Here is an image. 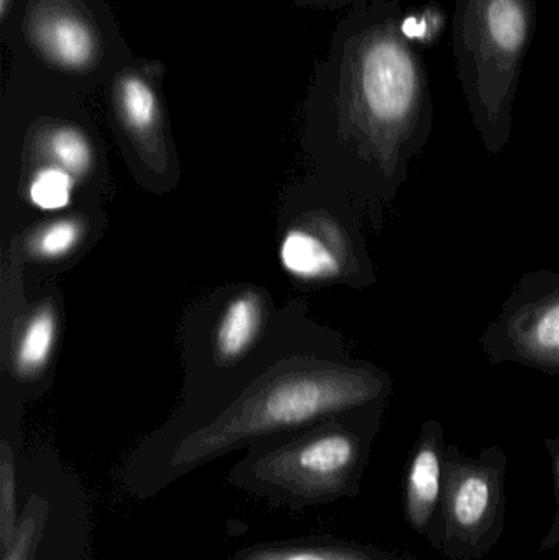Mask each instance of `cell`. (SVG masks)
I'll return each mask as SVG.
<instances>
[{
	"label": "cell",
	"instance_id": "e0dca14e",
	"mask_svg": "<svg viewBox=\"0 0 559 560\" xmlns=\"http://www.w3.org/2000/svg\"><path fill=\"white\" fill-rule=\"evenodd\" d=\"M16 467L12 447L5 440L0 446V548L5 551L15 538L20 525Z\"/></svg>",
	"mask_w": 559,
	"mask_h": 560
},
{
	"label": "cell",
	"instance_id": "ba28073f",
	"mask_svg": "<svg viewBox=\"0 0 559 560\" xmlns=\"http://www.w3.org/2000/svg\"><path fill=\"white\" fill-rule=\"evenodd\" d=\"M479 348L492 365L517 364L559 377V271L525 272L486 326Z\"/></svg>",
	"mask_w": 559,
	"mask_h": 560
},
{
	"label": "cell",
	"instance_id": "2e32d148",
	"mask_svg": "<svg viewBox=\"0 0 559 560\" xmlns=\"http://www.w3.org/2000/svg\"><path fill=\"white\" fill-rule=\"evenodd\" d=\"M49 515L45 497L32 495L20 515V525L12 545L2 551V560H33L42 541L43 529Z\"/></svg>",
	"mask_w": 559,
	"mask_h": 560
},
{
	"label": "cell",
	"instance_id": "6da1fadb",
	"mask_svg": "<svg viewBox=\"0 0 559 560\" xmlns=\"http://www.w3.org/2000/svg\"><path fill=\"white\" fill-rule=\"evenodd\" d=\"M433 120L429 68L400 0L348 9L304 102L302 144L325 186L374 219L403 190Z\"/></svg>",
	"mask_w": 559,
	"mask_h": 560
},
{
	"label": "cell",
	"instance_id": "7c38bea8",
	"mask_svg": "<svg viewBox=\"0 0 559 560\" xmlns=\"http://www.w3.org/2000/svg\"><path fill=\"white\" fill-rule=\"evenodd\" d=\"M58 331L59 312L53 296L33 306L16 323L10 346V365L19 381L35 382L46 372L55 355Z\"/></svg>",
	"mask_w": 559,
	"mask_h": 560
},
{
	"label": "cell",
	"instance_id": "ac0fdd59",
	"mask_svg": "<svg viewBox=\"0 0 559 560\" xmlns=\"http://www.w3.org/2000/svg\"><path fill=\"white\" fill-rule=\"evenodd\" d=\"M544 447L550 456L551 469H554L555 513L550 528L541 539L540 551L550 552L559 546V436L547 438L544 441Z\"/></svg>",
	"mask_w": 559,
	"mask_h": 560
},
{
	"label": "cell",
	"instance_id": "9c48e42d",
	"mask_svg": "<svg viewBox=\"0 0 559 560\" xmlns=\"http://www.w3.org/2000/svg\"><path fill=\"white\" fill-rule=\"evenodd\" d=\"M164 75L163 62L135 56L104 85L112 121L121 143L135 158L154 167H166L173 150L164 112Z\"/></svg>",
	"mask_w": 559,
	"mask_h": 560
},
{
	"label": "cell",
	"instance_id": "30bf717a",
	"mask_svg": "<svg viewBox=\"0 0 559 560\" xmlns=\"http://www.w3.org/2000/svg\"><path fill=\"white\" fill-rule=\"evenodd\" d=\"M445 431L436 420H426L407 463L403 487L407 525L430 548L442 549V497L445 480Z\"/></svg>",
	"mask_w": 559,
	"mask_h": 560
},
{
	"label": "cell",
	"instance_id": "5b68a950",
	"mask_svg": "<svg viewBox=\"0 0 559 560\" xmlns=\"http://www.w3.org/2000/svg\"><path fill=\"white\" fill-rule=\"evenodd\" d=\"M0 23L13 59L81 94L135 58L107 0H13Z\"/></svg>",
	"mask_w": 559,
	"mask_h": 560
},
{
	"label": "cell",
	"instance_id": "5bb4252c",
	"mask_svg": "<svg viewBox=\"0 0 559 560\" xmlns=\"http://www.w3.org/2000/svg\"><path fill=\"white\" fill-rule=\"evenodd\" d=\"M88 235L89 223L84 217L79 213L58 217L42 223L26 236L25 253L30 259L51 265L75 255Z\"/></svg>",
	"mask_w": 559,
	"mask_h": 560
},
{
	"label": "cell",
	"instance_id": "8fae6325",
	"mask_svg": "<svg viewBox=\"0 0 559 560\" xmlns=\"http://www.w3.org/2000/svg\"><path fill=\"white\" fill-rule=\"evenodd\" d=\"M265 295L248 287L233 293L220 310L213 326V359L220 365H233L245 359L263 332L266 318Z\"/></svg>",
	"mask_w": 559,
	"mask_h": 560
},
{
	"label": "cell",
	"instance_id": "8992f818",
	"mask_svg": "<svg viewBox=\"0 0 559 560\" xmlns=\"http://www.w3.org/2000/svg\"><path fill=\"white\" fill-rule=\"evenodd\" d=\"M291 215L282 230L279 261L292 279L353 289L376 283L361 230V210L347 197L322 184L315 203Z\"/></svg>",
	"mask_w": 559,
	"mask_h": 560
},
{
	"label": "cell",
	"instance_id": "7a4b0ae2",
	"mask_svg": "<svg viewBox=\"0 0 559 560\" xmlns=\"http://www.w3.org/2000/svg\"><path fill=\"white\" fill-rule=\"evenodd\" d=\"M386 369L353 359H291L259 375L238 397L171 440L163 482L268 438L294 433L370 405L389 401Z\"/></svg>",
	"mask_w": 559,
	"mask_h": 560
},
{
	"label": "cell",
	"instance_id": "3957f363",
	"mask_svg": "<svg viewBox=\"0 0 559 560\" xmlns=\"http://www.w3.org/2000/svg\"><path fill=\"white\" fill-rule=\"evenodd\" d=\"M389 401L248 446L230 486L289 510L327 505L361 493L364 470Z\"/></svg>",
	"mask_w": 559,
	"mask_h": 560
},
{
	"label": "cell",
	"instance_id": "52a82bcc",
	"mask_svg": "<svg viewBox=\"0 0 559 560\" xmlns=\"http://www.w3.org/2000/svg\"><path fill=\"white\" fill-rule=\"evenodd\" d=\"M508 454L485 447L478 456L446 444L442 497V549L450 560H482L505 532Z\"/></svg>",
	"mask_w": 559,
	"mask_h": 560
},
{
	"label": "cell",
	"instance_id": "4fadbf2b",
	"mask_svg": "<svg viewBox=\"0 0 559 560\" xmlns=\"http://www.w3.org/2000/svg\"><path fill=\"white\" fill-rule=\"evenodd\" d=\"M230 560H423L404 549L341 539L266 542L240 549Z\"/></svg>",
	"mask_w": 559,
	"mask_h": 560
},
{
	"label": "cell",
	"instance_id": "d6986e66",
	"mask_svg": "<svg viewBox=\"0 0 559 560\" xmlns=\"http://www.w3.org/2000/svg\"><path fill=\"white\" fill-rule=\"evenodd\" d=\"M286 2L295 3L299 7H311V9H351V7L361 5V3L371 2V0H286Z\"/></svg>",
	"mask_w": 559,
	"mask_h": 560
},
{
	"label": "cell",
	"instance_id": "277c9868",
	"mask_svg": "<svg viewBox=\"0 0 559 560\" xmlns=\"http://www.w3.org/2000/svg\"><path fill=\"white\" fill-rule=\"evenodd\" d=\"M537 19V0H455L456 71L473 125L491 156L511 141L515 97Z\"/></svg>",
	"mask_w": 559,
	"mask_h": 560
},
{
	"label": "cell",
	"instance_id": "9a60e30c",
	"mask_svg": "<svg viewBox=\"0 0 559 560\" xmlns=\"http://www.w3.org/2000/svg\"><path fill=\"white\" fill-rule=\"evenodd\" d=\"M33 174L26 183V196L36 209L53 212L71 203L75 183L71 174L53 164H33Z\"/></svg>",
	"mask_w": 559,
	"mask_h": 560
}]
</instances>
